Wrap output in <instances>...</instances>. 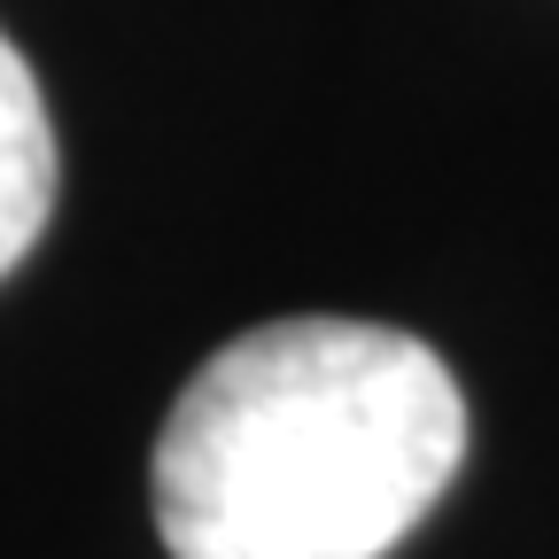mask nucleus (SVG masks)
I'll return each mask as SVG.
<instances>
[{
	"mask_svg": "<svg viewBox=\"0 0 559 559\" xmlns=\"http://www.w3.org/2000/svg\"><path fill=\"white\" fill-rule=\"evenodd\" d=\"M47 218H55V124L32 62L0 32V280L24 264Z\"/></svg>",
	"mask_w": 559,
	"mask_h": 559,
	"instance_id": "nucleus-2",
	"label": "nucleus"
},
{
	"mask_svg": "<svg viewBox=\"0 0 559 559\" xmlns=\"http://www.w3.org/2000/svg\"><path fill=\"white\" fill-rule=\"evenodd\" d=\"M466 459V396L419 334L272 319L210 358L156 436L171 559H381Z\"/></svg>",
	"mask_w": 559,
	"mask_h": 559,
	"instance_id": "nucleus-1",
	"label": "nucleus"
}]
</instances>
